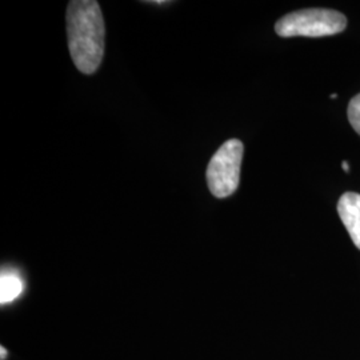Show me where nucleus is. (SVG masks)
<instances>
[{
  "label": "nucleus",
  "instance_id": "obj_3",
  "mask_svg": "<svg viewBox=\"0 0 360 360\" xmlns=\"http://www.w3.org/2000/svg\"><path fill=\"white\" fill-rule=\"evenodd\" d=\"M243 143L231 139L211 158L207 167V184L215 198H229L236 191L240 180Z\"/></svg>",
  "mask_w": 360,
  "mask_h": 360
},
{
  "label": "nucleus",
  "instance_id": "obj_6",
  "mask_svg": "<svg viewBox=\"0 0 360 360\" xmlns=\"http://www.w3.org/2000/svg\"><path fill=\"white\" fill-rule=\"evenodd\" d=\"M347 115L351 126L360 135V94L351 99L348 104Z\"/></svg>",
  "mask_w": 360,
  "mask_h": 360
},
{
  "label": "nucleus",
  "instance_id": "obj_7",
  "mask_svg": "<svg viewBox=\"0 0 360 360\" xmlns=\"http://www.w3.org/2000/svg\"><path fill=\"white\" fill-rule=\"evenodd\" d=\"M342 167H343V169H345L346 172L349 171V165H348L347 162H343V163H342Z\"/></svg>",
  "mask_w": 360,
  "mask_h": 360
},
{
  "label": "nucleus",
  "instance_id": "obj_4",
  "mask_svg": "<svg viewBox=\"0 0 360 360\" xmlns=\"http://www.w3.org/2000/svg\"><path fill=\"white\" fill-rule=\"evenodd\" d=\"M338 212L346 226L348 233L360 250V195L346 193L342 195L338 203Z\"/></svg>",
  "mask_w": 360,
  "mask_h": 360
},
{
  "label": "nucleus",
  "instance_id": "obj_9",
  "mask_svg": "<svg viewBox=\"0 0 360 360\" xmlns=\"http://www.w3.org/2000/svg\"><path fill=\"white\" fill-rule=\"evenodd\" d=\"M335 98H338V95H336V94H333V95H331V99H335Z\"/></svg>",
  "mask_w": 360,
  "mask_h": 360
},
{
  "label": "nucleus",
  "instance_id": "obj_1",
  "mask_svg": "<svg viewBox=\"0 0 360 360\" xmlns=\"http://www.w3.org/2000/svg\"><path fill=\"white\" fill-rule=\"evenodd\" d=\"M68 49L77 70L94 74L104 53V22L102 10L95 0H72L67 7Z\"/></svg>",
  "mask_w": 360,
  "mask_h": 360
},
{
  "label": "nucleus",
  "instance_id": "obj_5",
  "mask_svg": "<svg viewBox=\"0 0 360 360\" xmlns=\"http://www.w3.org/2000/svg\"><path fill=\"white\" fill-rule=\"evenodd\" d=\"M25 290L22 278L15 271H3L0 276V303H11Z\"/></svg>",
  "mask_w": 360,
  "mask_h": 360
},
{
  "label": "nucleus",
  "instance_id": "obj_2",
  "mask_svg": "<svg viewBox=\"0 0 360 360\" xmlns=\"http://www.w3.org/2000/svg\"><path fill=\"white\" fill-rule=\"evenodd\" d=\"M347 19L342 13L326 8H309L288 13L278 20L275 31L282 38H321L342 32Z\"/></svg>",
  "mask_w": 360,
  "mask_h": 360
},
{
  "label": "nucleus",
  "instance_id": "obj_8",
  "mask_svg": "<svg viewBox=\"0 0 360 360\" xmlns=\"http://www.w3.org/2000/svg\"><path fill=\"white\" fill-rule=\"evenodd\" d=\"M0 351H1V359H4V356L7 355V351H6V348L4 347H1V349H0Z\"/></svg>",
  "mask_w": 360,
  "mask_h": 360
}]
</instances>
